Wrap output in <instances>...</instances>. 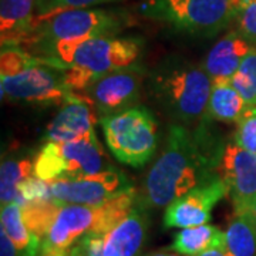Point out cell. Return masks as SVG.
Instances as JSON below:
<instances>
[{
	"label": "cell",
	"instance_id": "obj_1",
	"mask_svg": "<svg viewBox=\"0 0 256 256\" xmlns=\"http://www.w3.org/2000/svg\"><path fill=\"white\" fill-rule=\"evenodd\" d=\"M222 144L215 142L204 127L192 131L184 124H172L165 146L151 165L138 200L151 208H166L192 190L220 176Z\"/></svg>",
	"mask_w": 256,
	"mask_h": 256
},
{
	"label": "cell",
	"instance_id": "obj_2",
	"mask_svg": "<svg viewBox=\"0 0 256 256\" xmlns=\"http://www.w3.org/2000/svg\"><path fill=\"white\" fill-rule=\"evenodd\" d=\"M142 42L137 37L104 36L73 43H56L33 56L57 67H70L88 86L102 74L137 63Z\"/></svg>",
	"mask_w": 256,
	"mask_h": 256
},
{
	"label": "cell",
	"instance_id": "obj_3",
	"mask_svg": "<svg viewBox=\"0 0 256 256\" xmlns=\"http://www.w3.org/2000/svg\"><path fill=\"white\" fill-rule=\"evenodd\" d=\"M212 84L204 66L190 62H164L150 82L154 97L184 126L206 117Z\"/></svg>",
	"mask_w": 256,
	"mask_h": 256
},
{
	"label": "cell",
	"instance_id": "obj_4",
	"mask_svg": "<svg viewBox=\"0 0 256 256\" xmlns=\"http://www.w3.org/2000/svg\"><path fill=\"white\" fill-rule=\"evenodd\" d=\"M131 18L122 10L68 9L36 18L34 30L28 44L34 53L56 43H73L94 37L117 36L130 26Z\"/></svg>",
	"mask_w": 256,
	"mask_h": 256
},
{
	"label": "cell",
	"instance_id": "obj_5",
	"mask_svg": "<svg viewBox=\"0 0 256 256\" xmlns=\"http://www.w3.org/2000/svg\"><path fill=\"white\" fill-rule=\"evenodd\" d=\"M240 0H146L141 12L178 32L215 36L238 14Z\"/></svg>",
	"mask_w": 256,
	"mask_h": 256
},
{
	"label": "cell",
	"instance_id": "obj_6",
	"mask_svg": "<svg viewBox=\"0 0 256 256\" xmlns=\"http://www.w3.org/2000/svg\"><path fill=\"white\" fill-rule=\"evenodd\" d=\"M98 122L111 154L121 164L141 168L156 154L158 124L146 107H131L104 116Z\"/></svg>",
	"mask_w": 256,
	"mask_h": 256
},
{
	"label": "cell",
	"instance_id": "obj_7",
	"mask_svg": "<svg viewBox=\"0 0 256 256\" xmlns=\"http://www.w3.org/2000/svg\"><path fill=\"white\" fill-rule=\"evenodd\" d=\"M111 168L96 134L70 142H46L34 158V176L46 182L76 180Z\"/></svg>",
	"mask_w": 256,
	"mask_h": 256
},
{
	"label": "cell",
	"instance_id": "obj_8",
	"mask_svg": "<svg viewBox=\"0 0 256 256\" xmlns=\"http://www.w3.org/2000/svg\"><path fill=\"white\" fill-rule=\"evenodd\" d=\"M2 96L13 101L43 106H66L72 101L88 98L84 92H74L68 86L66 68L34 60L23 70L10 76H0Z\"/></svg>",
	"mask_w": 256,
	"mask_h": 256
},
{
	"label": "cell",
	"instance_id": "obj_9",
	"mask_svg": "<svg viewBox=\"0 0 256 256\" xmlns=\"http://www.w3.org/2000/svg\"><path fill=\"white\" fill-rule=\"evenodd\" d=\"M148 230L146 208L138 204L126 218L102 235L80 239L68 256H138Z\"/></svg>",
	"mask_w": 256,
	"mask_h": 256
},
{
	"label": "cell",
	"instance_id": "obj_10",
	"mask_svg": "<svg viewBox=\"0 0 256 256\" xmlns=\"http://www.w3.org/2000/svg\"><path fill=\"white\" fill-rule=\"evenodd\" d=\"M131 186L132 184L126 178V175L111 168L76 180L48 182V195L50 200L58 205L98 206Z\"/></svg>",
	"mask_w": 256,
	"mask_h": 256
},
{
	"label": "cell",
	"instance_id": "obj_11",
	"mask_svg": "<svg viewBox=\"0 0 256 256\" xmlns=\"http://www.w3.org/2000/svg\"><path fill=\"white\" fill-rule=\"evenodd\" d=\"M142 76V67L136 63L97 77L84 90V94L92 101L100 118L116 114L136 107L134 104L140 97Z\"/></svg>",
	"mask_w": 256,
	"mask_h": 256
},
{
	"label": "cell",
	"instance_id": "obj_12",
	"mask_svg": "<svg viewBox=\"0 0 256 256\" xmlns=\"http://www.w3.org/2000/svg\"><path fill=\"white\" fill-rule=\"evenodd\" d=\"M220 175L226 182L235 212L254 210L256 204V154L235 141L222 146Z\"/></svg>",
	"mask_w": 256,
	"mask_h": 256
},
{
	"label": "cell",
	"instance_id": "obj_13",
	"mask_svg": "<svg viewBox=\"0 0 256 256\" xmlns=\"http://www.w3.org/2000/svg\"><path fill=\"white\" fill-rule=\"evenodd\" d=\"M229 195L226 182L218 176L192 190L165 208V228H190L210 220L215 205Z\"/></svg>",
	"mask_w": 256,
	"mask_h": 256
},
{
	"label": "cell",
	"instance_id": "obj_14",
	"mask_svg": "<svg viewBox=\"0 0 256 256\" xmlns=\"http://www.w3.org/2000/svg\"><path fill=\"white\" fill-rule=\"evenodd\" d=\"M98 112L88 98L72 101L62 107L44 132L46 142H70L96 134Z\"/></svg>",
	"mask_w": 256,
	"mask_h": 256
},
{
	"label": "cell",
	"instance_id": "obj_15",
	"mask_svg": "<svg viewBox=\"0 0 256 256\" xmlns=\"http://www.w3.org/2000/svg\"><path fill=\"white\" fill-rule=\"evenodd\" d=\"M252 47L238 32H230L215 43L201 64L212 82L230 80Z\"/></svg>",
	"mask_w": 256,
	"mask_h": 256
},
{
	"label": "cell",
	"instance_id": "obj_16",
	"mask_svg": "<svg viewBox=\"0 0 256 256\" xmlns=\"http://www.w3.org/2000/svg\"><path fill=\"white\" fill-rule=\"evenodd\" d=\"M36 0H0L2 47L28 43L36 23Z\"/></svg>",
	"mask_w": 256,
	"mask_h": 256
},
{
	"label": "cell",
	"instance_id": "obj_17",
	"mask_svg": "<svg viewBox=\"0 0 256 256\" xmlns=\"http://www.w3.org/2000/svg\"><path fill=\"white\" fill-rule=\"evenodd\" d=\"M248 108L246 102L230 80L214 82L210 92L206 117L225 124L238 122Z\"/></svg>",
	"mask_w": 256,
	"mask_h": 256
},
{
	"label": "cell",
	"instance_id": "obj_18",
	"mask_svg": "<svg viewBox=\"0 0 256 256\" xmlns=\"http://www.w3.org/2000/svg\"><path fill=\"white\" fill-rule=\"evenodd\" d=\"M214 248H225V232L208 224L181 229L171 245L182 256H196Z\"/></svg>",
	"mask_w": 256,
	"mask_h": 256
},
{
	"label": "cell",
	"instance_id": "obj_19",
	"mask_svg": "<svg viewBox=\"0 0 256 256\" xmlns=\"http://www.w3.org/2000/svg\"><path fill=\"white\" fill-rule=\"evenodd\" d=\"M225 249L230 256H256V218L254 210L235 212L225 230Z\"/></svg>",
	"mask_w": 256,
	"mask_h": 256
},
{
	"label": "cell",
	"instance_id": "obj_20",
	"mask_svg": "<svg viewBox=\"0 0 256 256\" xmlns=\"http://www.w3.org/2000/svg\"><path fill=\"white\" fill-rule=\"evenodd\" d=\"M2 230L12 239L22 256H38L40 252V239L36 238L26 222L23 220L22 205L18 202H10L2 206Z\"/></svg>",
	"mask_w": 256,
	"mask_h": 256
},
{
	"label": "cell",
	"instance_id": "obj_21",
	"mask_svg": "<svg viewBox=\"0 0 256 256\" xmlns=\"http://www.w3.org/2000/svg\"><path fill=\"white\" fill-rule=\"evenodd\" d=\"M34 176V161L28 156L3 158L0 166V200L2 206L18 202L20 186L28 178Z\"/></svg>",
	"mask_w": 256,
	"mask_h": 256
},
{
	"label": "cell",
	"instance_id": "obj_22",
	"mask_svg": "<svg viewBox=\"0 0 256 256\" xmlns=\"http://www.w3.org/2000/svg\"><path fill=\"white\" fill-rule=\"evenodd\" d=\"M58 210H60V205L52 200L28 202L22 205L23 220L26 222L28 228L30 229V232L36 238L40 239V242L47 235Z\"/></svg>",
	"mask_w": 256,
	"mask_h": 256
},
{
	"label": "cell",
	"instance_id": "obj_23",
	"mask_svg": "<svg viewBox=\"0 0 256 256\" xmlns=\"http://www.w3.org/2000/svg\"><path fill=\"white\" fill-rule=\"evenodd\" d=\"M230 82L242 96L248 107L256 106V47L250 48L238 72L230 78Z\"/></svg>",
	"mask_w": 256,
	"mask_h": 256
},
{
	"label": "cell",
	"instance_id": "obj_24",
	"mask_svg": "<svg viewBox=\"0 0 256 256\" xmlns=\"http://www.w3.org/2000/svg\"><path fill=\"white\" fill-rule=\"evenodd\" d=\"M121 0H36V18L48 16L68 9H87Z\"/></svg>",
	"mask_w": 256,
	"mask_h": 256
},
{
	"label": "cell",
	"instance_id": "obj_25",
	"mask_svg": "<svg viewBox=\"0 0 256 256\" xmlns=\"http://www.w3.org/2000/svg\"><path fill=\"white\" fill-rule=\"evenodd\" d=\"M236 124L234 141L239 146L256 154V106L248 107Z\"/></svg>",
	"mask_w": 256,
	"mask_h": 256
},
{
	"label": "cell",
	"instance_id": "obj_26",
	"mask_svg": "<svg viewBox=\"0 0 256 256\" xmlns=\"http://www.w3.org/2000/svg\"><path fill=\"white\" fill-rule=\"evenodd\" d=\"M238 32L240 36L256 47V0H242L236 14Z\"/></svg>",
	"mask_w": 256,
	"mask_h": 256
},
{
	"label": "cell",
	"instance_id": "obj_27",
	"mask_svg": "<svg viewBox=\"0 0 256 256\" xmlns=\"http://www.w3.org/2000/svg\"><path fill=\"white\" fill-rule=\"evenodd\" d=\"M0 256H22L16 245L3 230L0 232Z\"/></svg>",
	"mask_w": 256,
	"mask_h": 256
},
{
	"label": "cell",
	"instance_id": "obj_28",
	"mask_svg": "<svg viewBox=\"0 0 256 256\" xmlns=\"http://www.w3.org/2000/svg\"><path fill=\"white\" fill-rule=\"evenodd\" d=\"M196 256H230L228 254V250L225 248H214V249H210V250H205L200 255Z\"/></svg>",
	"mask_w": 256,
	"mask_h": 256
},
{
	"label": "cell",
	"instance_id": "obj_29",
	"mask_svg": "<svg viewBox=\"0 0 256 256\" xmlns=\"http://www.w3.org/2000/svg\"><path fill=\"white\" fill-rule=\"evenodd\" d=\"M146 256H182L181 254H178V252H175L172 250L171 248L170 249H160V250H156V252H151V254H148Z\"/></svg>",
	"mask_w": 256,
	"mask_h": 256
},
{
	"label": "cell",
	"instance_id": "obj_30",
	"mask_svg": "<svg viewBox=\"0 0 256 256\" xmlns=\"http://www.w3.org/2000/svg\"><path fill=\"white\" fill-rule=\"evenodd\" d=\"M254 214H255V218H256V204H255V206H254Z\"/></svg>",
	"mask_w": 256,
	"mask_h": 256
},
{
	"label": "cell",
	"instance_id": "obj_31",
	"mask_svg": "<svg viewBox=\"0 0 256 256\" xmlns=\"http://www.w3.org/2000/svg\"><path fill=\"white\" fill-rule=\"evenodd\" d=\"M240 3H242V0H240Z\"/></svg>",
	"mask_w": 256,
	"mask_h": 256
}]
</instances>
